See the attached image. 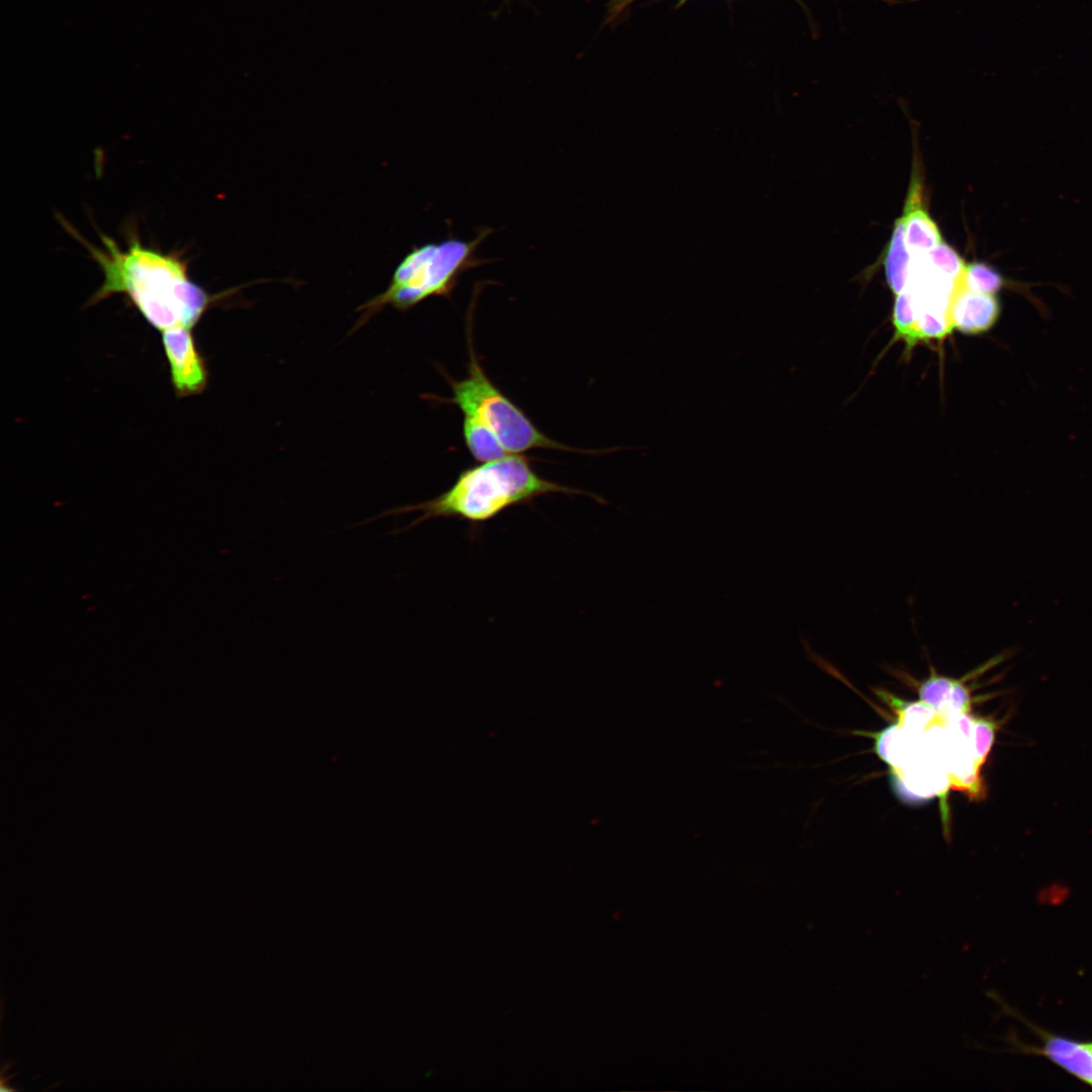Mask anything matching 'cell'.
<instances>
[{
    "instance_id": "obj_2",
    "label": "cell",
    "mask_w": 1092,
    "mask_h": 1092,
    "mask_svg": "<svg viewBox=\"0 0 1092 1092\" xmlns=\"http://www.w3.org/2000/svg\"><path fill=\"white\" fill-rule=\"evenodd\" d=\"M552 493L584 494L599 503L604 502L593 493L540 476L533 469L528 457L510 454L465 468L447 490L432 499L392 508L350 527L413 512H420L421 516L390 534L404 533L435 518H458L471 524H481L512 507L528 505L538 497Z\"/></svg>"
},
{
    "instance_id": "obj_13",
    "label": "cell",
    "mask_w": 1092,
    "mask_h": 1092,
    "mask_svg": "<svg viewBox=\"0 0 1092 1092\" xmlns=\"http://www.w3.org/2000/svg\"><path fill=\"white\" fill-rule=\"evenodd\" d=\"M876 751L892 768L903 769L913 756L912 743L906 738V731L899 725H893L877 734Z\"/></svg>"
},
{
    "instance_id": "obj_8",
    "label": "cell",
    "mask_w": 1092,
    "mask_h": 1092,
    "mask_svg": "<svg viewBox=\"0 0 1092 1092\" xmlns=\"http://www.w3.org/2000/svg\"><path fill=\"white\" fill-rule=\"evenodd\" d=\"M920 701L943 715L968 714L971 692L962 679L940 675L931 669L930 675L918 688Z\"/></svg>"
},
{
    "instance_id": "obj_11",
    "label": "cell",
    "mask_w": 1092,
    "mask_h": 1092,
    "mask_svg": "<svg viewBox=\"0 0 1092 1092\" xmlns=\"http://www.w3.org/2000/svg\"><path fill=\"white\" fill-rule=\"evenodd\" d=\"M462 433L468 451L479 462L510 455L496 436L474 417L463 416Z\"/></svg>"
},
{
    "instance_id": "obj_9",
    "label": "cell",
    "mask_w": 1092,
    "mask_h": 1092,
    "mask_svg": "<svg viewBox=\"0 0 1092 1092\" xmlns=\"http://www.w3.org/2000/svg\"><path fill=\"white\" fill-rule=\"evenodd\" d=\"M1041 1053L1073 1076L1092 1084V1043L1045 1034Z\"/></svg>"
},
{
    "instance_id": "obj_16",
    "label": "cell",
    "mask_w": 1092,
    "mask_h": 1092,
    "mask_svg": "<svg viewBox=\"0 0 1092 1092\" xmlns=\"http://www.w3.org/2000/svg\"><path fill=\"white\" fill-rule=\"evenodd\" d=\"M629 0H611L609 3V19H614L624 9Z\"/></svg>"
},
{
    "instance_id": "obj_6",
    "label": "cell",
    "mask_w": 1092,
    "mask_h": 1092,
    "mask_svg": "<svg viewBox=\"0 0 1092 1092\" xmlns=\"http://www.w3.org/2000/svg\"><path fill=\"white\" fill-rule=\"evenodd\" d=\"M1001 313V302L996 294L968 289L960 279L950 303V321L953 329L966 335H979L991 330Z\"/></svg>"
},
{
    "instance_id": "obj_3",
    "label": "cell",
    "mask_w": 1092,
    "mask_h": 1092,
    "mask_svg": "<svg viewBox=\"0 0 1092 1092\" xmlns=\"http://www.w3.org/2000/svg\"><path fill=\"white\" fill-rule=\"evenodd\" d=\"M492 232L485 226L472 240L449 235L440 242L413 247L395 268L388 287L358 308L363 311L362 321L385 305L406 310L432 296L450 298L464 272L491 262L476 251Z\"/></svg>"
},
{
    "instance_id": "obj_15",
    "label": "cell",
    "mask_w": 1092,
    "mask_h": 1092,
    "mask_svg": "<svg viewBox=\"0 0 1092 1092\" xmlns=\"http://www.w3.org/2000/svg\"><path fill=\"white\" fill-rule=\"evenodd\" d=\"M996 724L986 719L975 721L973 732V748L978 763L982 766L993 746L995 739Z\"/></svg>"
},
{
    "instance_id": "obj_10",
    "label": "cell",
    "mask_w": 1092,
    "mask_h": 1092,
    "mask_svg": "<svg viewBox=\"0 0 1092 1092\" xmlns=\"http://www.w3.org/2000/svg\"><path fill=\"white\" fill-rule=\"evenodd\" d=\"M883 259L887 283L892 292L897 295L907 286L911 264L910 252L905 241L902 215L894 222L891 239Z\"/></svg>"
},
{
    "instance_id": "obj_12",
    "label": "cell",
    "mask_w": 1092,
    "mask_h": 1092,
    "mask_svg": "<svg viewBox=\"0 0 1092 1092\" xmlns=\"http://www.w3.org/2000/svg\"><path fill=\"white\" fill-rule=\"evenodd\" d=\"M962 282L968 289L977 292L996 294L1002 289L1009 288L1028 293L1027 285L1007 279L986 262L974 261L966 264Z\"/></svg>"
},
{
    "instance_id": "obj_4",
    "label": "cell",
    "mask_w": 1092,
    "mask_h": 1092,
    "mask_svg": "<svg viewBox=\"0 0 1092 1092\" xmlns=\"http://www.w3.org/2000/svg\"><path fill=\"white\" fill-rule=\"evenodd\" d=\"M467 374L462 379L446 376L452 395L444 401L456 405L463 416H471L488 428L509 454L532 449L586 452L561 444L542 433L532 420L488 378L470 339Z\"/></svg>"
},
{
    "instance_id": "obj_14",
    "label": "cell",
    "mask_w": 1092,
    "mask_h": 1092,
    "mask_svg": "<svg viewBox=\"0 0 1092 1092\" xmlns=\"http://www.w3.org/2000/svg\"><path fill=\"white\" fill-rule=\"evenodd\" d=\"M924 255L931 266L948 277L959 280L963 276L966 263L960 254L945 242L942 241Z\"/></svg>"
},
{
    "instance_id": "obj_5",
    "label": "cell",
    "mask_w": 1092,
    "mask_h": 1092,
    "mask_svg": "<svg viewBox=\"0 0 1092 1092\" xmlns=\"http://www.w3.org/2000/svg\"><path fill=\"white\" fill-rule=\"evenodd\" d=\"M162 334L171 383L178 397L200 394L207 386L208 371L192 333V328L176 327Z\"/></svg>"
},
{
    "instance_id": "obj_7",
    "label": "cell",
    "mask_w": 1092,
    "mask_h": 1092,
    "mask_svg": "<svg viewBox=\"0 0 1092 1092\" xmlns=\"http://www.w3.org/2000/svg\"><path fill=\"white\" fill-rule=\"evenodd\" d=\"M902 217L906 245L913 256L926 254L943 241L938 225L924 206L922 178L916 168L912 171Z\"/></svg>"
},
{
    "instance_id": "obj_1",
    "label": "cell",
    "mask_w": 1092,
    "mask_h": 1092,
    "mask_svg": "<svg viewBox=\"0 0 1092 1092\" xmlns=\"http://www.w3.org/2000/svg\"><path fill=\"white\" fill-rule=\"evenodd\" d=\"M61 221L102 271V284L87 306L122 294L150 326L162 333L176 327L193 329L206 310L234 292L208 293L190 279L189 260L181 252L165 253L145 246L134 228L125 232V248L102 233H99L102 247H98L64 218Z\"/></svg>"
}]
</instances>
